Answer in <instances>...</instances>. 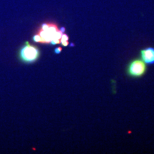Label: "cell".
<instances>
[{
  "instance_id": "cell-2",
  "label": "cell",
  "mask_w": 154,
  "mask_h": 154,
  "mask_svg": "<svg viewBox=\"0 0 154 154\" xmlns=\"http://www.w3.org/2000/svg\"><path fill=\"white\" fill-rule=\"evenodd\" d=\"M40 57V51L35 46L26 42L19 51V58L23 62L32 63L35 62Z\"/></svg>"
},
{
  "instance_id": "cell-4",
  "label": "cell",
  "mask_w": 154,
  "mask_h": 154,
  "mask_svg": "<svg viewBox=\"0 0 154 154\" xmlns=\"http://www.w3.org/2000/svg\"><path fill=\"white\" fill-rule=\"evenodd\" d=\"M141 59L146 64H154V47H148L140 51Z\"/></svg>"
},
{
  "instance_id": "cell-6",
  "label": "cell",
  "mask_w": 154,
  "mask_h": 154,
  "mask_svg": "<svg viewBox=\"0 0 154 154\" xmlns=\"http://www.w3.org/2000/svg\"><path fill=\"white\" fill-rule=\"evenodd\" d=\"M56 53H60V51H61V48H57V49H56Z\"/></svg>"
},
{
  "instance_id": "cell-1",
  "label": "cell",
  "mask_w": 154,
  "mask_h": 154,
  "mask_svg": "<svg viewBox=\"0 0 154 154\" xmlns=\"http://www.w3.org/2000/svg\"><path fill=\"white\" fill-rule=\"evenodd\" d=\"M59 30L56 24L45 23L42 25L38 34L34 36L33 40L35 42H40L42 44H51L54 39Z\"/></svg>"
},
{
  "instance_id": "cell-5",
  "label": "cell",
  "mask_w": 154,
  "mask_h": 154,
  "mask_svg": "<svg viewBox=\"0 0 154 154\" xmlns=\"http://www.w3.org/2000/svg\"><path fill=\"white\" fill-rule=\"evenodd\" d=\"M68 39H69V37L68 36L66 35V34H63L62 36H61V43L62 44L63 46H67L69 44V42H68Z\"/></svg>"
},
{
  "instance_id": "cell-3",
  "label": "cell",
  "mask_w": 154,
  "mask_h": 154,
  "mask_svg": "<svg viewBox=\"0 0 154 154\" xmlns=\"http://www.w3.org/2000/svg\"><path fill=\"white\" fill-rule=\"evenodd\" d=\"M147 70L146 63L140 59H136L131 61L127 67V74L134 78H140L146 74Z\"/></svg>"
}]
</instances>
